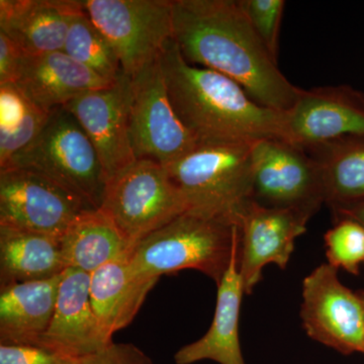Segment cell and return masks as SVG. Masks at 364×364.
Wrapping results in <instances>:
<instances>
[{
    "instance_id": "1",
    "label": "cell",
    "mask_w": 364,
    "mask_h": 364,
    "mask_svg": "<svg viewBox=\"0 0 364 364\" xmlns=\"http://www.w3.org/2000/svg\"><path fill=\"white\" fill-rule=\"evenodd\" d=\"M172 6L173 39L188 63L236 81L261 105L294 109L303 90L279 70L240 0H172Z\"/></svg>"
},
{
    "instance_id": "2",
    "label": "cell",
    "mask_w": 364,
    "mask_h": 364,
    "mask_svg": "<svg viewBox=\"0 0 364 364\" xmlns=\"http://www.w3.org/2000/svg\"><path fill=\"white\" fill-rule=\"evenodd\" d=\"M159 61L172 107L198 144L261 139L291 143L289 112L261 105L236 81L188 63L174 39L164 48Z\"/></svg>"
},
{
    "instance_id": "3",
    "label": "cell",
    "mask_w": 364,
    "mask_h": 364,
    "mask_svg": "<svg viewBox=\"0 0 364 364\" xmlns=\"http://www.w3.org/2000/svg\"><path fill=\"white\" fill-rule=\"evenodd\" d=\"M239 247L237 223L186 210L136 244L129 259L147 277L196 269L219 286Z\"/></svg>"
},
{
    "instance_id": "4",
    "label": "cell",
    "mask_w": 364,
    "mask_h": 364,
    "mask_svg": "<svg viewBox=\"0 0 364 364\" xmlns=\"http://www.w3.org/2000/svg\"><path fill=\"white\" fill-rule=\"evenodd\" d=\"M253 142L198 144L164 166L188 210L239 225L253 198Z\"/></svg>"
},
{
    "instance_id": "5",
    "label": "cell",
    "mask_w": 364,
    "mask_h": 364,
    "mask_svg": "<svg viewBox=\"0 0 364 364\" xmlns=\"http://www.w3.org/2000/svg\"><path fill=\"white\" fill-rule=\"evenodd\" d=\"M39 172L70 189L100 210L107 179L97 149L76 117L58 107L37 138L11 158L2 170Z\"/></svg>"
},
{
    "instance_id": "6",
    "label": "cell",
    "mask_w": 364,
    "mask_h": 364,
    "mask_svg": "<svg viewBox=\"0 0 364 364\" xmlns=\"http://www.w3.org/2000/svg\"><path fill=\"white\" fill-rule=\"evenodd\" d=\"M100 210L133 250L146 237L186 213L188 205L163 165L136 159L107 182Z\"/></svg>"
},
{
    "instance_id": "7",
    "label": "cell",
    "mask_w": 364,
    "mask_h": 364,
    "mask_svg": "<svg viewBox=\"0 0 364 364\" xmlns=\"http://www.w3.org/2000/svg\"><path fill=\"white\" fill-rule=\"evenodd\" d=\"M82 6L129 77L156 61L173 39V6L169 0H85Z\"/></svg>"
},
{
    "instance_id": "8",
    "label": "cell",
    "mask_w": 364,
    "mask_h": 364,
    "mask_svg": "<svg viewBox=\"0 0 364 364\" xmlns=\"http://www.w3.org/2000/svg\"><path fill=\"white\" fill-rule=\"evenodd\" d=\"M97 210L70 189L39 172L0 171V228L59 237L90 210Z\"/></svg>"
},
{
    "instance_id": "9",
    "label": "cell",
    "mask_w": 364,
    "mask_h": 364,
    "mask_svg": "<svg viewBox=\"0 0 364 364\" xmlns=\"http://www.w3.org/2000/svg\"><path fill=\"white\" fill-rule=\"evenodd\" d=\"M253 198L265 207L299 210L312 218L324 203L322 173L303 148L279 139L252 144Z\"/></svg>"
},
{
    "instance_id": "10",
    "label": "cell",
    "mask_w": 364,
    "mask_h": 364,
    "mask_svg": "<svg viewBox=\"0 0 364 364\" xmlns=\"http://www.w3.org/2000/svg\"><path fill=\"white\" fill-rule=\"evenodd\" d=\"M130 78V134L136 159L167 166L195 149L198 141L170 102L159 58Z\"/></svg>"
},
{
    "instance_id": "11",
    "label": "cell",
    "mask_w": 364,
    "mask_h": 364,
    "mask_svg": "<svg viewBox=\"0 0 364 364\" xmlns=\"http://www.w3.org/2000/svg\"><path fill=\"white\" fill-rule=\"evenodd\" d=\"M301 298V322L311 339L343 355L363 353V303L340 282L337 268L329 263L316 267L304 279Z\"/></svg>"
},
{
    "instance_id": "12",
    "label": "cell",
    "mask_w": 364,
    "mask_h": 364,
    "mask_svg": "<svg viewBox=\"0 0 364 364\" xmlns=\"http://www.w3.org/2000/svg\"><path fill=\"white\" fill-rule=\"evenodd\" d=\"M130 107L131 78L124 72L109 87L90 91L65 105L97 149L107 182L136 160Z\"/></svg>"
},
{
    "instance_id": "13",
    "label": "cell",
    "mask_w": 364,
    "mask_h": 364,
    "mask_svg": "<svg viewBox=\"0 0 364 364\" xmlns=\"http://www.w3.org/2000/svg\"><path fill=\"white\" fill-rule=\"evenodd\" d=\"M310 219L299 210L265 207L255 200L249 203L239 222V272L245 294H252L268 264L286 269Z\"/></svg>"
},
{
    "instance_id": "14",
    "label": "cell",
    "mask_w": 364,
    "mask_h": 364,
    "mask_svg": "<svg viewBox=\"0 0 364 364\" xmlns=\"http://www.w3.org/2000/svg\"><path fill=\"white\" fill-rule=\"evenodd\" d=\"M291 143L306 149L349 136H364V93L349 85L301 90L289 112Z\"/></svg>"
},
{
    "instance_id": "15",
    "label": "cell",
    "mask_w": 364,
    "mask_h": 364,
    "mask_svg": "<svg viewBox=\"0 0 364 364\" xmlns=\"http://www.w3.org/2000/svg\"><path fill=\"white\" fill-rule=\"evenodd\" d=\"M90 284V273L64 270L51 322L38 344L81 359L112 343L93 312Z\"/></svg>"
},
{
    "instance_id": "16",
    "label": "cell",
    "mask_w": 364,
    "mask_h": 364,
    "mask_svg": "<svg viewBox=\"0 0 364 364\" xmlns=\"http://www.w3.org/2000/svg\"><path fill=\"white\" fill-rule=\"evenodd\" d=\"M31 102L52 112L90 91L109 87V82L65 52L25 55L14 81Z\"/></svg>"
},
{
    "instance_id": "17",
    "label": "cell",
    "mask_w": 364,
    "mask_h": 364,
    "mask_svg": "<svg viewBox=\"0 0 364 364\" xmlns=\"http://www.w3.org/2000/svg\"><path fill=\"white\" fill-rule=\"evenodd\" d=\"M82 9L76 0H0V32L26 55L63 51L73 16Z\"/></svg>"
},
{
    "instance_id": "18",
    "label": "cell",
    "mask_w": 364,
    "mask_h": 364,
    "mask_svg": "<svg viewBox=\"0 0 364 364\" xmlns=\"http://www.w3.org/2000/svg\"><path fill=\"white\" fill-rule=\"evenodd\" d=\"M239 247L229 269L218 286L217 305L210 329L174 354L176 364L213 360L219 364H246L242 352L239 322L244 289L239 272Z\"/></svg>"
},
{
    "instance_id": "19",
    "label": "cell",
    "mask_w": 364,
    "mask_h": 364,
    "mask_svg": "<svg viewBox=\"0 0 364 364\" xmlns=\"http://www.w3.org/2000/svg\"><path fill=\"white\" fill-rule=\"evenodd\" d=\"M158 279L139 272L129 256L91 273V306L107 338L130 324Z\"/></svg>"
},
{
    "instance_id": "20",
    "label": "cell",
    "mask_w": 364,
    "mask_h": 364,
    "mask_svg": "<svg viewBox=\"0 0 364 364\" xmlns=\"http://www.w3.org/2000/svg\"><path fill=\"white\" fill-rule=\"evenodd\" d=\"M61 277L0 287V343H39L52 320Z\"/></svg>"
},
{
    "instance_id": "21",
    "label": "cell",
    "mask_w": 364,
    "mask_h": 364,
    "mask_svg": "<svg viewBox=\"0 0 364 364\" xmlns=\"http://www.w3.org/2000/svg\"><path fill=\"white\" fill-rule=\"evenodd\" d=\"M65 269L59 237L0 228L1 286L53 279Z\"/></svg>"
},
{
    "instance_id": "22",
    "label": "cell",
    "mask_w": 364,
    "mask_h": 364,
    "mask_svg": "<svg viewBox=\"0 0 364 364\" xmlns=\"http://www.w3.org/2000/svg\"><path fill=\"white\" fill-rule=\"evenodd\" d=\"M66 268L95 272L112 261L130 256L132 249L102 210H92L73 223L60 238Z\"/></svg>"
},
{
    "instance_id": "23",
    "label": "cell",
    "mask_w": 364,
    "mask_h": 364,
    "mask_svg": "<svg viewBox=\"0 0 364 364\" xmlns=\"http://www.w3.org/2000/svg\"><path fill=\"white\" fill-rule=\"evenodd\" d=\"M304 150L320 167L326 205L364 202V136H343Z\"/></svg>"
},
{
    "instance_id": "24",
    "label": "cell",
    "mask_w": 364,
    "mask_h": 364,
    "mask_svg": "<svg viewBox=\"0 0 364 364\" xmlns=\"http://www.w3.org/2000/svg\"><path fill=\"white\" fill-rule=\"evenodd\" d=\"M50 114L31 102L16 83L0 85V169L37 138Z\"/></svg>"
},
{
    "instance_id": "25",
    "label": "cell",
    "mask_w": 364,
    "mask_h": 364,
    "mask_svg": "<svg viewBox=\"0 0 364 364\" xmlns=\"http://www.w3.org/2000/svg\"><path fill=\"white\" fill-rule=\"evenodd\" d=\"M63 52L109 82H114L123 73L116 52L90 20L83 6L73 16Z\"/></svg>"
},
{
    "instance_id": "26",
    "label": "cell",
    "mask_w": 364,
    "mask_h": 364,
    "mask_svg": "<svg viewBox=\"0 0 364 364\" xmlns=\"http://www.w3.org/2000/svg\"><path fill=\"white\" fill-rule=\"evenodd\" d=\"M326 255L333 267L342 268L353 275L359 274L364 262V227L350 219L335 222L325 234Z\"/></svg>"
},
{
    "instance_id": "27",
    "label": "cell",
    "mask_w": 364,
    "mask_h": 364,
    "mask_svg": "<svg viewBox=\"0 0 364 364\" xmlns=\"http://www.w3.org/2000/svg\"><path fill=\"white\" fill-rule=\"evenodd\" d=\"M254 32L272 58L279 60V35L286 1L284 0H240Z\"/></svg>"
},
{
    "instance_id": "28",
    "label": "cell",
    "mask_w": 364,
    "mask_h": 364,
    "mask_svg": "<svg viewBox=\"0 0 364 364\" xmlns=\"http://www.w3.org/2000/svg\"><path fill=\"white\" fill-rule=\"evenodd\" d=\"M79 360L40 344L0 343V364H79Z\"/></svg>"
},
{
    "instance_id": "29",
    "label": "cell",
    "mask_w": 364,
    "mask_h": 364,
    "mask_svg": "<svg viewBox=\"0 0 364 364\" xmlns=\"http://www.w3.org/2000/svg\"><path fill=\"white\" fill-rule=\"evenodd\" d=\"M79 364H154L152 359L136 345L114 343L102 350L81 358Z\"/></svg>"
},
{
    "instance_id": "30",
    "label": "cell",
    "mask_w": 364,
    "mask_h": 364,
    "mask_svg": "<svg viewBox=\"0 0 364 364\" xmlns=\"http://www.w3.org/2000/svg\"><path fill=\"white\" fill-rule=\"evenodd\" d=\"M25 55L13 40L0 32V85L14 83Z\"/></svg>"
},
{
    "instance_id": "31",
    "label": "cell",
    "mask_w": 364,
    "mask_h": 364,
    "mask_svg": "<svg viewBox=\"0 0 364 364\" xmlns=\"http://www.w3.org/2000/svg\"><path fill=\"white\" fill-rule=\"evenodd\" d=\"M330 208H331L333 219L335 222L342 219H350L358 222L364 227V202Z\"/></svg>"
},
{
    "instance_id": "32",
    "label": "cell",
    "mask_w": 364,
    "mask_h": 364,
    "mask_svg": "<svg viewBox=\"0 0 364 364\" xmlns=\"http://www.w3.org/2000/svg\"><path fill=\"white\" fill-rule=\"evenodd\" d=\"M358 294L359 298H360V299H361V303H363V316H364V291H358ZM363 354H364V344H363Z\"/></svg>"
}]
</instances>
